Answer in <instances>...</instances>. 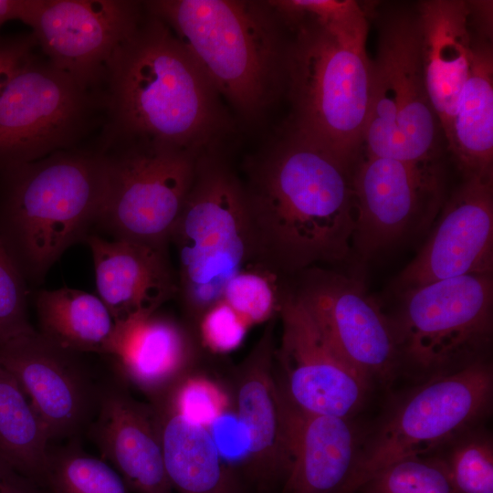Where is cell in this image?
<instances>
[{
  "instance_id": "20",
  "label": "cell",
  "mask_w": 493,
  "mask_h": 493,
  "mask_svg": "<svg viewBox=\"0 0 493 493\" xmlns=\"http://www.w3.org/2000/svg\"><path fill=\"white\" fill-rule=\"evenodd\" d=\"M206 355L183 320L159 312L116 324L111 352L119 380L152 401L198 367Z\"/></svg>"
},
{
  "instance_id": "37",
  "label": "cell",
  "mask_w": 493,
  "mask_h": 493,
  "mask_svg": "<svg viewBox=\"0 0 493 493\" xmlns=\"http://www.w3.org/2000/svg\"><path fill=\"white\" fill-rule=\"evenodd\" d=\"M30 2L31 0H0V28L7 21H22Z\"/></svg>"
},
{
  "instance_id": "21",
  "label": "cell",
  "mask_w": 493,
  "mask_h": 493,
  "mask_svg": "<svg viewBox=\"0 0 493 493\" xmlns=\"http://www.w3.org/2000/svg\"><path fill=\"white\" fill-rule=\"evenodd\" d=\"M84 240L91 252L97 295L116 324L156 311L176 297V274L167 248L91 234Z\"/></svg>"
},
{
  "instance_id": "31",
  "label": "cell",
  "mask_w": 493,
  "mask_h": 493,
  "mask_svg": "<svg viewBox=\"0 0 493 493\" xmlns=\"http://www.w3.org/2000/svg\"><path fill=\"white\" fill-rule=\"evenodd\" d=\"M356 492L456 493L444 463L436 455L394 462L375 474Z\"/></svg>"
},
{
  "instance_id": "28",
  "label": "cell",
  "mask_w": 493,
  "mask_h": 493,
  "mask_svg": "<svg viewBox=\"0 0 493 493\" xmlns=\"http://www.w3.org/2000/svg\"><path fill=\"white\" fill-rule=\"evenodd\" d=\"M44 488L49 493H131L112 466L76 444L49 447Z\"/></svg>"
},
{
  "instance_id": "2",
  "label": "cell",
  "mask_w": 493,
  "mask_h": 493,
  "mask_svg": "<svg viewBox=\"0 0 493 493\" xmlns=\"http://www.w3.org/2000/svg\"><path fill=\"white\" fill-rule=\"evenodd\" d=\"M102 93L100 148L148 141L203 155L226 128L210 79L172 29L145 7L110 58Z\"/></svg>"
},
{
  "instance_id": "7",
  "label": "cell",
  "mask_w": 493,
  "mask_h": 493,
  "mask_svg": "<svg viewBox=\"0 0 493 493\" xmlns=\"http://www.w3.org/2000/svg\"><path fill=\"white\" fill-rule=\"evenodd\" d=\"M493 371L484 359L429 377L400 399L360 441L352 470L335 493H354L399 460L440 452L488 414Z\"/></svg>"
},
{
  "instance_id": "33",
  "label": "cell",
  "mask_w": 493,
  "mask_h": 493,
  "mask_svg": "<svg viewBox=\"0 0 493 493\" xmlns=\"http://www.w3.org/2000/svg\"><path fill=\"white\" fill-rule=\"evenodd\" d=\"M33 330L26 278L0 238V344Z\"/></svg>"
},
{
  "instance_id": "16",
  "label": "cell",
  "mask_w": 493,
  "mask_h": 493,
  "mask_svg": "<svg viewBox=\"0 0 493 493\" xmlns=\"http://www.w3.org/2000/svg\"><path fill=\"white\" fill-rule=\"evenodd\" d=\"M79 354L56 345L37 330L0 344V364L26 394L50 441L77 436L95 416L101 387Z\"/></svg>"
},
{
  "instance_id": "11",
  "label": "cell",
  "mask_w": 493,
  "mask_h": 493,
  "mask_svg": "<svg viewBox=\"0 0 493 493\" xmlns=\"http://www.w3.org/2000/svg\"><path fill=\"white\" fill-rule=\"evenodd\" d=\"M100 149L108 182L98 224L115 239L167 248L202 155L148 141Z\"/></svg>"
},
{
  "instance_id": "14",
  "label": "cell",
  "mask_w": 493,
  "mask_h": 493,
  "mask_svg": "<svg viewBox=\"0 0 493 493\" xmlns=\"http://www.w3.org/2000/svg\"><path fill=\"white\" fill-rule=\"evenodd\" d=\"M291 291L339 355L371 384L394 379L401 353L393 322L363 285L343 274L309 267Z\"/></svg>"
},
{
  "instance_id": "22",
  "label": "cell",
  "mask_w": 493,
  "mask_h": 493,
  "mask_svg": "<svg viewBox=\"0 0 493 493\" xmlns=\"http://www.w3.org/2000/svg\"><path fill=\"white\" fill-rule=\"evenodd\" d=\"M279 388L289 460L281 493H335L352 470L361 441L351 419L301 411Z\"/></svg>"
},
{
  "instance_id": "29",
  "label": "cell",
  "mask_w": 493,
  "mask_h": 493,
  "mask_svg": "<svg viewBox=\"0 0 493 493\" xmlns=\"http://www.w3.org/2000/svg\"><path fill=\"white\" fill-rule=\"evenodd\" d=\"M441 451L436 456L456 493H493V443L488 433L477 426Z\"/></svg>"
},
{
  "instance_id": "3",
  "label": "cell",
  "mask_w": 493,
  "mask_h": 493,
  "mask_svg": "<svg viewBox=\"0 0 493 493\" xmlns=\"http://www.w3.org/2000/svg\"><path fill=\"white\" fill-rule=\"evenodd\" d=\"M108 161L70 149L0 171V238L25 278L40 280L98 223Z\"/></svg>"
},
{
  "instance_id": "18",
  "label": "cell",
  "mask_w": 493,
  "mask_h": 493,
  "mask_svg": "<svg viewBox=\"0 0 493 493\" xmlns=\"http://www.w3.org/2000/svg\"><path fill=\"white\" fill-rule=\"evenodd\" d=\"M436 220L425 245L395 280L401 293L446 278L492 274L493 180L464 177Z\"/></svg>"
},
{
  "instance_id": "35",
  "label": "cell",
  "mask_w": 493,
  "mask_h": 493,
  "mask_svg": "<svg viewBox=\"0 0 493 493\" xmlns=\"http://www.w3.org/2000/svg\"><path fill=\"white\" fill-rule=\"evenodd\" d=\"M37 47L32 32L0 37V93L13 75L34 56Z\"/></svg>"
},
{
  "instance_id": "6",
  "label": "cell",
  "mask_w": 493,
  "mask_h": 493,
  "mask_svg": "<svg viewBox=\"0 0 493 493\" xmlns=\"http://www.w3.org/2000/svg\"><path fill=\"white\" fill-rule=\"evenodd\" d=\"M170 243L177 255L176 297L194 330L201 314L222 299L228 281L255 262L242 183L216 158L199 157Z\"/></svg>"
},
{
  "instance_id": "4",
  "label": "cell",
  "mask_w": 493,
  "mask_h": 493,
  "mask_svg": "<svg viewBox=\"0 0 493 493\" xmlns=\"http://www.w3.org/2000/svg\"><path fill=\"white\" fill-rule=\"evenodd\" d=\"M162 19L194 58L220 96L246 119L258 117L285 89L288 42L268 2L154 0Z\"/></svg>"
},
{
  "instance_id": "10",
  "label": "cell",
  "mask_w": 493,
  "mask_h": 493,
  "mask_svg": "<svg viewBox=\"0 0 493 493\" xmlns=\"http://www.w3.org/2000/svg\"><path fill=\"white\" fill-rule=\"evenodd\" d=\"M402 294L393 323L401 360L429 378L482 359L492 337V274L446 278Z\"/></svg>"
},
{
  "instance_id": "13",
  "label": "cell",
  "mask_w": 493,
  "mask_h": 493,
  "mask_svg": "<svg viewBox=\"0 0 493 493\" xmlns=\"http://www.w3.org/2000/svg\"><path fill=\"white\" fill-rule=\"evenodd\" d=\"M278 319L280 341L274 368L287 399L298 409L351 419L371 383L334 350L303 303L285 287Z\"/></svg>"
},
{
  "instance_id": "5",
  "label": "cell",
  "mask_w": 493,
  "mask_h": 493,
  "mask_svg": "<svg viewBox=\"0 0 493 493\" xmlns=\"http://www.w3.org/2000/svg\"><path fill=\"white\" fill-rule=\"evenodd\" d=\"M282 18L294 27L285 61L291 131L354 165L370 104L366 38L341 34L309 16Z\"/></svg>"
},
{
  "instance_id": "15",
  "label": "cell",
  "mask_w": 493,
  "mask_h": 493,
  "mask_svg": "<svg viewBox=\"0 0 493 493\" xmlns=\"http://www.w3.org/2000/svg\"><path fill=\"white\" fill-rule=\"evenodd\" d=\"M143 12L138 1L31 0L22 22L49 62L82 85L102 89L112 54Z\"/></svg>"
},
{
  "instance_id": "24",
  "label": "cell",
  "mask_w": 493,
  "mask_h": 493,
  "mask_svg": "<svg viewBox=\"0 0 493 493\" xmlns=\"http://www.w3.org/2000/svg\"><path fill=\"white\" fill-rule=\"evenodd\" d=\"M159 427L165 469L178 493H245L238 473L226 464L211 427L164 398L149 402Z\"/></svg>"
},
{
  "instance_id": "23",
  "label": "cell",
  "mask_w": 493,
  "mask_h": 493,
  "mask_svg": "<svg viewBox=\"0 0 493 493\" xmlns=\"http://www.w3.org/2000/svg\"><path fill=\"white\" fill-rule=\"evenodd\" d=\"M416 14L425 88L446 138L471 64L474 35L470 3L422 1Z\"/></svg>"
},
{
  "instance_id": "34",
  "label": "cell",
  "mask_w": 493,
  "mask_h": 493,
  "mask_svg": "<svg viewBox=\"0 0 493 493\" xmlns=\"http://www.w3.org/2000/svg\"><path fill=\"white\" fill-rule=\"evenodd\" d=\"M249 328L247 322L221 299L201 314L194 330L205 354L224 355L242 344Z\"/></svg>"
},
{
  "instance_id": "12",
  "label": "cell",
  "mask_w": 493,
  "mask_h": 493,
  "mask_svg": "<svg viewBox=\"0 0 493 493\" xmlns=\"http://www.w3.org/2000/svg\"><path fill=\"white\" fill-rule=\"evenodd\" d=\"M352 190L351 245L363 258L428 229L445 203L437 160L415 163L362 152L353 167Z\"/></svg>"
},
{
  "instance_id": "17",
  "label": "cell",
  "mask_w": 493,
  "mask_h": 493,
  "mask_svg": "<svg viewBox=\"0 0 493 493\" xmlns=\"http://www.w3.org/2000/svg\"><path fill=\"white\" fill-rule=\"evenodd\" d=\"M274 318L233 371V401L243 446L244 477L258 493L284 484L288 452L284 409L274 368Z\"/></svg>"
},
{
  "instance_id": "27",
  "label": "cell",
  "mask_w": 493,
  "mask_h": 493,
  "mask_svg": "<svg viewBox=\"0 0 493 493\" xmlns=\"http://www.w3.org/2000/svg\"><path fill=\"white\" fill-rule=\"evenodd\" d=\"M49 442L26 394L0 364V456L44 487Z\"/></svg>"
},
{
  "instance_id": "9",
  "label": "cell",
  "mask_w": 493,
  "mask_h": 493,
  "mask_svg": "<svg viewBox=\"0 0 493 493\" xmlns=\"http://www.w3.org/2000/svg\"><path fill=\"white\" fill-rule=\"evenodd\" d=\"M104 112L102 89L33 56L0 93V171L77 148Z\"/></svg>"
},
{
  "instance_id": "25",
  "label": "cell",
  "mask_w": 493,
  "mask_h": 493,
  "mask_svg": "<svg viewBox=\"0 0 493 493\" xmlns=\"http://www.w3.org/2000/svg\"><path fill=\"white\" fill-rule=\"evenodd\" d=\"M446 140L464 177L493 180V51L489 37L474 36L468 77Z\"/></svg>"
},
{
  "instance_id": "1",
  "label": "cell",
  "mask_w": 493,
  "mask_h": 493,
  "mask_svg": "<svg viewBox=\"0 0 493 493\" xmlns=\"http://www.w3.org/2000/svg\"><path fill=\"white\" fill-rule=\"evenodd\" d=\"M354 165L292 131L253 163L241 183L255 262L281 276L345 259Z\"/></svg>"
},
{
  "instance_id": "19",
  "label": "cell",
  "mask_w": 493,
  "mask_h": 493,
  "mask_svg": "<svg viewBox=\"0 0 493 493\" xmlns=\"http://www.w3.org/2000/svg\"><path fill=\"white\" fill-rule=\"evenodd\" d=\"M104 460L133 493H173L154 410L121 380L101 387L89 428Z\"/></svg>"
},
{
  "instance_id": "8",
  "label": "cell",
  "mask_w": 493,
  "mask_h": 493,
  "mask_svg": "<svg viewBox=\"0 0 493 493\" xmlns=\"http://www.w3.org/2000/svg\"><path fill=\"white\" fill-rule=\"evenodd\" d=\"M441 132L425 88L416 11H394L381 24L371 59L363 153L415 163L436 161Z\"/></svg>"
},
{
  "instance_id": "32",
  "label": "cell",
  "mask_w": 493,
  "mask_h": 493,
  "mask_svg": "<svg viewBox=\"0 0 493 493\" xmlns=\"http://www.w3.org/2000/svg\"><path fill=\"white\" fill-rule=\"evenodd\" d=\"M268 3L282 16H309L341 34L367 38V18L355 1L283 0Z\"/></svg>"
},
{
  "instance_id": "26",
  "label": "cell",
  "mask_w": 493,
  "mask_h": 493,
  "mask_svg": "<svg viewBox=\"0 0 493 493\" xmlns=\"http://www.w3.org/2000/svg\"><path fill=\"white\" fill-rule=\"evenodd\" d=\"M36 308L37 331L51 342L80 354H110L116 322L98 295L67 287L42 290Z\"/></svg>"
},
{
  "instance_id": "38",
  "label": "cell",
  "mask_w": 493,
  "mask_h": 493,
  "mask_svg": "<svg viewBox=\"0 0 493 493\" xmlns=\"http://www.w3.org/2000/svg\"><path fill=\"white\" fill-rule=\"evenodd\" d=\"M356 493H358V492H356Z\"/></svg>"
},
{
  "instance_id": "36",
  "label": "cell",
  "mask_w": 493,
  "mask_h": 493,
  "mask_svg": "<svg viewBox=\"0 0 493 493\" xmlns=\"http://www.w3.org/2000/svg\"><path fill=\"white\" fill-rule=\"evenodd\" d=\"M41 488L0 456V493H40Z\"/></svg>"
},
{
  "instance_id": "30",
  "label": "cell",
  "mask_w": 493,
  "mask_h": 493,
  "mask_svg": "<svg viewBox=\"0 0 493 493\" xmlns=\"http://www.w3.org/2000/svg\"><path fill=\"white\" fill-rule=\"evenodd\" d=\"M284 288L279 275L254 262L228 281L222 299L252 327L278 317Z\"/></svg>"
}]
</instances>
